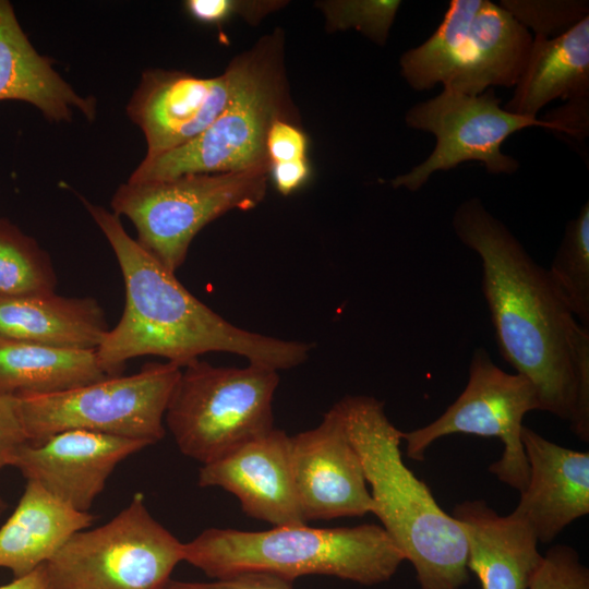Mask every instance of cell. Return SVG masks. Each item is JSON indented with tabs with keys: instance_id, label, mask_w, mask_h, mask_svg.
<instances>
[{
	"instance_id": "3957f363",
	"label": "cell",
	"mask_w": 589,
	"mask_h": 589,
	"mask_svg": "<svg viewBox=\"0 0 589 589\" xmlns=\"http://www.w3.org/2000/svg\"><path fill=\"white\" fill-rule=\"evenodd\" d=\"M335 407L361 459L372 514L412 564L420 589H461L469 580L465 534L402 461V431L389 421L384 402L346 396Z\"/></svg>"
},
{
	"instance_id": "7c38bea8",
	"label": "cell",
	"mask_w": 589,
	"mask_h": 589,
	"mask_svg": "<svg viewBox=\"0 0 589 589\" xmlns=\"http://www.w3.org/2000/svg\"><path fill=\"white\" fill-rule=\"evenodd\" d=\"M493 88L470 96L444 89L408 109L406 124L429 132L436 142L429 157L406 173L390 180L394 189L420 190L437 171H448L466 161H480L493 175H510L519 163L502 152L513 133L530 127L557 132L554 122L522 117L501 107Z\"/></svg>"
},
{
	"instance_id": "83f0119b",
	"label": "cell",
	"mask_w": 589,
	"mask_h": 589,
	"mask_svg": "<svg viewBox=\"0 0 589 589\" xmlns=\"http://www.w3.org/2000/svg\"><path fill=\"white\" fill-rule=\"evenodd\" d=\"M528 589H589V569L574 548L557 544L542 556Z\"/></svg>"
},
{
	"instance_id": "44dd1931",
	"label": "cell",
	"mask_w": 589,
	"mask_h": 589,
	"mask_svg": "<svg viewBox=\"0 0 589 589\" xmlns=\"http://www.w3.org/2000/svg\"><path fill=\"white\" fill-rule=\"evenodd\" d=\"M557 98H589V16L556 37L533 38L527 63L504 109L538 118V112Z\"/></svg>"
},
{
	"instance_id": "e575fe53",
	"label": "cell",
	"mask_w": 589,
	"mask_h": 589,
	"mask_svg": "<svg viewBox=\"0 0 589 589\" xmlns=\"http://www.w3.org/2000/svg\"><path fill=\"white\" fill-rule=\"evenodd\" d=\"M0 589H50L44 565L29 574L14 578L9 584L0 586Z\"/></svg>"
},
{
	"instance_id": "4fadbf2b",
	"label": "cell",
	"mask_w": 589,
	"mask_h": 589,
	"mask_svg": "<svg viewBox=\"0 0 589 589\" xmlns=\"http://www.w3.org/2000/svg\"><path fill=\"white\" fill-rule=\"evenodd\" d=\"M289 458L306 522L372 513L361 459L335 405L317 426L289 436Z\"/></svg>"
},
{
	"instance_id": "5bb4252c",
	"label": "cell",
	"mask_w": 589,
	"mask_h": 589,
	"mask_svg": "<svg viewBox=\"0 0 589 589\" xmlns=\"http://www.w3.org/2000/svg\"><path fill=\"white\" fill-rule=\"evenodd\" d=\"M235 83L229 63L217 76L149 69L127 105L129 118L142 130L153 158L191 142L226 108Z\"/></svg>"
},
{
	"instance_id": "e0dca14e",
	"label": "cell",
	"mask_w": 589,
	"mask_h": 589,
	"mask_svg": "<svg viewBox=\"0 0 589 589\" xmlns=\"http://www.w3.org/2000/svg\"><path fill=\"white\" fill-rule=\"evenodd\" d=\"M521 442L529 480L514 513L527 521L538 542L550 543L589 514V453L563 447L526 425Z\"/></svg>"
},
{
	"instance_id": "9a60e30c",
	"label": "cell",
	"mask_w": 589,
	"mask_h": 589,
	"mask_svg": "<svg viewBox=\"0 0 589 589\" xmlns=\"http://www.w3.org/2000/svg\"><path fill=\"white\" fill-rule=\"evenodd\" d=\"M147 446L139 440L65 430L24 444L12 467L72 508L88 512L116 467Z\"/></svg>"
},
{
	"instance_id": "f546056e",
	"label": "cell",
	"mask_w": 589,
	"mask_h": 589,
	"mask_svg": "<svg viewBox=\"0 0 589 589\" xmlns=\"http://www.w3.org/2000/svg\"><path fill=\"white\" fill-rule=\"evenodd\" d=\"M309 140L294 121L276 119L269 127L265 148L271 164L306 159Z\"/></svg>"
},
{
	"instance_id": "5b68a950",
	"label": "cell",
	"mask_w": 589,
	"mask_h": 589,
	"mask_svg": "<svg viewBox=\"0 0 589 589\" xmlns=\"http://www.w3.org/2000/svg\"><path fill=\"white\" fill-rule=\"evenodd\" d=\"M230 64L235 83L218 118L197 137L163 155L144 158L128 181L213 175L269 167L265 142L276 119L297 120L284 63L280 29L262 37Z\"/></svg>"
},
{
	"instance_id": "4dcf8cb0",
	"label": "cell",
	"mask_w": 589,
	"mask_h": 589,
	"mask_svg": "<svg viewBox=\"0 0 589 589\" xmlns=\"http://www.w3.org/2000/svg\"><path fill=\"white\" fill-rule=\"evenodd\" d=\"M27 442L20 398L0 393V472L12 467L17 452Z\"/></svg>"
},
{
	"instance_id": "d590c367",
	"label": "cell",
	"mask_w": 589,
	"mask_h": 589,
	"mask_svg": "<svg viewBox=\"0 0 589 589\" xmlns=\"http://www.w3.org/2000/svg\"><path fill=\"white\" fill-rule=\"evenodd\" d=\"M7 502L0 496V515L7 509Z\"/></svg>"
},
{
	"instance_id": "f1b7e54d",
	"label": "cell",
	"mask_w": 589,
	"mask_h": 589,
	"mask_svg": "<svg viewBox=\"0 0 589 589\" xmlns=\"http://www.w3.org/2000/svg\"><path fill=\"white\" fill-rule=\"evenodd\" d=\"M286 3L279 0H188L184 8L191 17L203 24L217 25L236 15L256 24Z\"/></svg>"
},
{
	"instance_id": "6da1fadb",
	"label": "cell",
	"mask_w": 589,
	"mask_h": 589,
	"mask_svg": "<svg viewBox=\"0 0 589 589\" xmlns=\"http://www.w3.org/2000/svg\"><path fill=\"white\" fill-rule=\"evenodd\" d=\"M452 226L480 259L481 288L501 356L537 390L540 410L589 442V328L581 325L514 233L479 197L465 200Z\"/></svg>"
},
{
	"instance_id": "9c48e42d",
	"label": "cell",
	"mask_w": 589,
	"mask_h": 589,
	"mask_svg": "<svg viewBox=\"0 0 589 589\" xmlns=\"http://www.w3.org/2000/svg\"><path fill=\"white\" fill-rule=\"evenodd\" d=\"M183 546L135 493L106 524L74 533L44 567L50 589H164Z\"/></svg>"
},
{
	"instance_id": "1f68e13d",
	"label": "cell",
	"mask_w": 589,
	"mask_h": 589,
	"mask_svg": "<svg viewBox=\"0 0 589 589\" xmlns=\"http://www.w3.org/2000/svg\"><path fill=\"white\" fill-rule=\"evenodd\" d=\"M292 582L267 573H242L213 581L170 579L164 589H293Z\"/></svg>"
},
{
	"instance_id": "d6986e66",
	"label": "cell",
	"mask_w": 589,
	"mask_h": 589,
	"mask_svg": "<svg viewBox=\"0 0 589 589\" xmlns=\"http://www.w3.org/2000/svg\"><path fill=\"white\" fill-rule=\"evenodd\" d=\"M1 100L27 103L53 122L70 121L74 110L88 121L96 117V100L80 95L35 49L8 0H0Z\"/></svg>"
},
{
	"instance_id": "d6a6232c",
	"label": "cell",
	"mask_w": 589,
	"mask_h": 589,
	"mask_svg": "<svg viewBox=\"0 0 589 589\" xmlns=\"http://www.w3.org/2000/svg\"><path fill=\"white\" fill-rule=\"evenodd\" d=\"M542 119L554 122L558 129L557 133L563 132L584 140L589 129V98L567 101Z\"/></svg>"
},
{
	"instance_id": "30bf717a",
	"label": "cell",
	"mask_w": 589,
	"mask_h": 589,
	"mask_svg": "<svg viewBox=\"0 0 589 589\" xmlns=\"http://www.w3.org/2000/svg\"><path fill=\"white\" fill-rule=\"evenodd\" d=\"M181 370L169 361L149 363L137 373L61 393L17 396L28 442L76 429L153 445L165 436V413Z\"/></svg>"
},
{
	"instance_id": "603a6c76",
	"label": "cell",
	"mask_w": 589,
	"mask_h": 589,
	"mask_svg": "<svg viewBox=\"0 0 589 589\" xmlns=\"http://www.w3.org/2000/svg\"><path fill=\"white\" fill-rule=\"evenodd\" d=\"M108 377L96 349L0 340V393L50 395Z\"/></svg>"
},
{
	"instance_id": "8992f818",
	"label": "cell",
	"mask_w": 589,
	"mask_h": 589,
	"mask_svg": "<svg viewBox=\"0 0 589 589\" xmlns=\"http://www.w3.org/2000/svg\"><path fill=\"white\" fill-rule=\"evenodd\" d=\"M533 38L501 4L452 0L434 33L399 59L400 75L419 92L444 89L476 96L493 86L515 87Z\"/></svg>"
},
{
	"instance_id": "ba28073f",
	"label": "cell",
	"mask_w": 589,
	"mask_h": 589,
	"mask_svg": "<svg viewBox=\"0 0 589 589\" xmlns=\"http://www.w3.org/2000/svg\"><path fill=\"white\" fill-rule=\"evenodd\" d=\"M269 167L247 171L189 175L120 184L110 205L125 216L147 252L176 272L194 237L211 221L235 209L257 206L266 195Z\"/></svg>"
},
{
	"instance_id": "836d02e7",
	"label": "cell",
	"mask_w": 589,
	"mask_h": 589,
	"mask_svg": "<svg viewBox=\"0 0 589 589\" xmlns=\"http://www.w3.org/2000/svg\"><path fill=\"white\" fill-rule=\"evenodd\" d=\"M311 176L306 159L274 163L269 165V179L283 195H290L302 188Z\"/></svg>"
},
{
	"instance_id": "277c9868",
	"label": "cell",
	"mask_w": 589,
	"mask_h": 589,
	"mask_svg": "<svg viewBox=\"0 0 589 589\" xmlns=\"http://www.w3.org/2000/svg\"><path fill=\"white\" fill-rule=\"evenodd\" d=\"M183 561L213 579L267 573L293 581L322 575L373 586L389 580L405 557L378 525L302 524L262 531L208 528L184 543Z\"/></svg>"
},
{
	"instance_id": "d4e9b609",
	"label": "cell",
	"mask_w": 589,
	"mask_h": 589,
	"mask_svg": "<svg viewBox=\"0 0 589 589\" xmlns=\"http://www.w3.org/2000/svg\"><path fill=\"white\" fill-rule=\"evenodd\" d=\"M548 269L570 311L589 328V203L565 226L563 239Z\"/></svg>"
},
{
	"instance_id": "7402d4cb",
	"label": "cell",
	"mask_w": 589,
	"mask_h": 589,
	"mask_svg": "<svg viewBox=\"0 0 589 589\" xmlns=\"http://www.w3.org/2000/svg\"><path fill=\"white\" fill-rule=\"evenodd\" d=\"M108 329L104 310L93 298L56 292L0 298V340L96 349Z\"/></svg>"
},
{
	"instance_id": "ac0fdd59",
	"label": "cell",
	"mask_w": 589,
	"mask_h": 589,
	"mask_svg": "<svg viewBox=\"0 0 589 589\" xmlns=\"http://www.w3.org/2000/svg\"><path fill=\"white\" fill-rule=\"evenodd\" d=\"M467 542V568L482 589H528L542 556L527 521L514 512L498 515L483 500L454 506Z\"/></svg>"
},
{
	"instance_id": "7a4b0ae2",
	"label": "cell",
	"mask_w": 589,
	"mask_h": 589,
	"mask_svg": "<svg viewBox=\"0 0 589 589\" xmlns=\"http://www.w3.org/2000/svg\"><path fill=\"white\" fill-rule=\"evenodd\" d=\"M119 263L125 304L119 323L96 348L108 376L136 357L159 356L181 368L211 351L242 356L276 371L303 363L310 344L284 340L232 325L196 299L124 229L120 217L82 199Z\"/></svg>"
},
{
	"instance_id": "484cf974",
	"label": "cell",
	"mask_w": 589,
	"mask_h": 589,
	"mask_svg": "<svg viewBox=\"0 0 589 589\" xmlns=\"http://www.w3.org/2000/svg\"><path fill=\"white\" fill-rule=\"evenodd\" d=\"M401 5L399 0H326L316 2L329 33L356 29L384 46Z\"/></svg>"
},
{
	"instance_id": "cb8c5ba5",
	"label": "cell",
	"mask_w": 589,
	"mask_h": 589,
	"mask_svg": "<svg viewBox=\"0 0 589 589\" xmlns=\"http://www.w3.org/2000/svg\"><path fill=\"white\" fill-rule=\"evenodd\" d=\"M48 253L8 219L0 218V298L56 292Z\"/></svg>"
},
{
	"instance_id": "2e32d148",
	"label": "cell",
	"mask_w": 589,
	"mask_h": 589,
	"mask_svg": "<svg viewBox=\"0 0 589 589\" xmlns=\"http://www.w3.org/2000/svg\"><path fill=\"white\" fill-rule=\"evenodd\" d=\"M197 484L233 494L250 517L276 526L306 524L296 493L289 435L273 428L202 465Z\"/></svg>"
},
{
	"instance_id": "52a82bcc",
	"label": "cell",
	"mask_w": 589,
	"mask_h": 589,
	"mask_svg": "<svg viewBox=\"0 0 589 589\" xmlns=\"http://www.w3.org/2000/svg\"><path fill=\"white\" fill-rule=\"evenodd\" d=\"M278 384L272 368L215 366L197 359L181 370L165 423L184 456L212 462L274 428Z\"/></svg>"
},
{
	"instance_id": "8fae6325",
	"label": "cell",
	"mask_w": 589,
	"mask_h": 589,
	"mask_svg": "<svg viewBox=\"0 0 589 589\" xmlns=\"http://www.w3.org/2000/svg\"><path fill=\"white\" fill-rule=\"evenodd\" d=\"M533 410H540V402L532 383L519 373L505 372L484 348L478 347L471 354L467 385L457 399L431 423L401 432V440L407 456L422 461L428 447L443 436L460 433L498 437L503 454L489 471L520 493L529 480L522 422Z\"/></svg>"
},
{
	"instance_id": "4316f807",
	"label": "cell",
	"mask_w": 589,
	"mask_h": 589,
	"mask_svg": "<svg viewBox=\"0 0 589 589\" xmlns=\"http://www.w3.org/2000/svg\"><path fill=\"white\" fill-rule=\"evenodd\" d=\"M501 5L534 37H556L589 16L585 0H502Z\"/></svg>"
},
{
	"instance_id": "ffe728a7",
	"label": "cell",
	"mask_w": 589,
	"mask_h": 589,
	"mask_svg": "<svg viewBox=\"0 0 589 589\" xmlns=\"http://www.w3.org/2000/svg\"><path fill=\"white\" fill-rule=\"evenodd\" d=\"M94 519L89 512L76 510L38 483L26 481L14 512L0 527V568L14 578L29 574Z\"/></svg>"
}]
</instances>
